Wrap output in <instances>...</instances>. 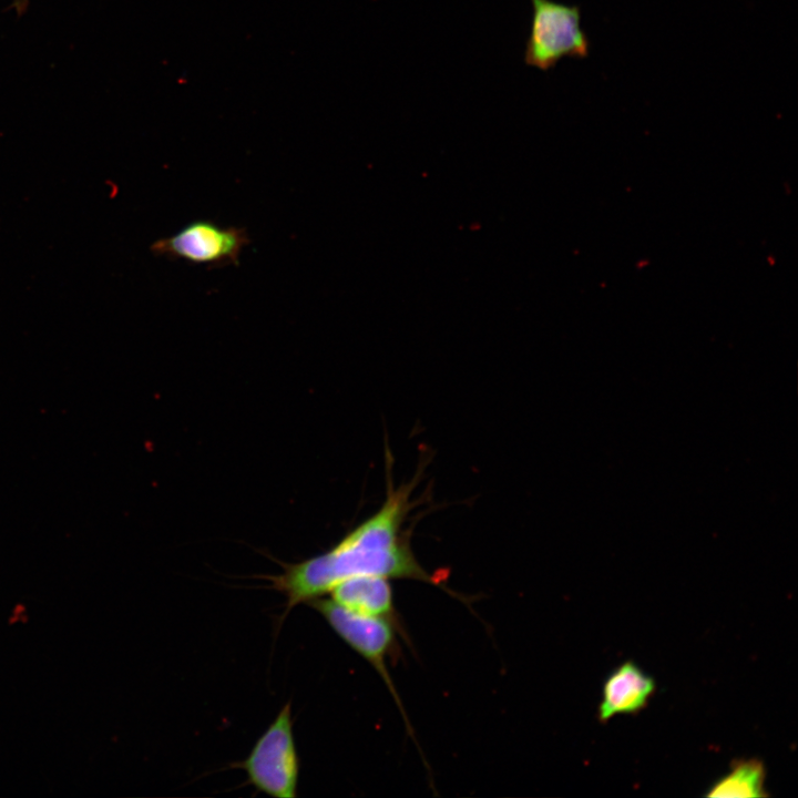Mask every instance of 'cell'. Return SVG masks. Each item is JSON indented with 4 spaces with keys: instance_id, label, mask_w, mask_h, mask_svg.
<instances>
[{
    "instance_id": "1",
    "label": "cell",
    "mask_w": 798,
    "mask_h": 798,
    "mask_svg": "<svg viewBox=\"0 0 798 798\" xmlns=\"http://www.w3.org/2000/svg\"><path fill=\"white\" fill-rule=\"evenodd\" d=\"M377 512L347 533L334 548L305 561L285 565L269 576L273 587L286 596L287 614L329 592L339 582L361 575L411 579L438 584L417 561L402 525L410 510V488L395 489Z\"/></svg>"
},
{
    "instance_id": "2",
    "label": "cell",
    "mask_w": 798,
    "mask_h": 798,
    "mask_svg": "<svg viewBox=\"0 0 798 798\" xmlns=\"http://www.w3.org/2000/svg\"><path fill=\"white\" fill-rule=\"evenodd\" d=\"M248 782L276 798H295L299 758L293 733L291 705L287 702L258 738L248 756L236 764Z\"/></svg>"
},
{
    "instance_id": "3",
    "label": "cell",
    "mask_w": 798,
    "mask_h": 798,
    "mask_svg": "<svg viewBox=\"0 0 798 798\" xmlns=\"http://www.w3.org/2000/svg\"><path fill=\"white\" fill-rule=\"evenodd\" d=\"M532 18L524 49V62L542 71L553 69L563 58L585 59L590 39L581 27V9L554 0H530Z\"/></svg>"
},
{
    "instance_id": "4",
    "label": "cell",
    "mask_w": 798,
    "mask_h": 798,
    "mask_svg": "<svg viewBox=\"0 0 798 798\" xmlns=\"http://www.w3.org/2000/svg\"><path fill=\"white\" fill-rule=\"evenodd\" d=\"M250 243L244 227H223L212 219H194L171 236L158 238L151 245V252L158 257L208 268L239 264L241 254Z\"/></svg>"
},
{
    "instance_id": "5",
    "label": "cell",
    "mask_w": 798,
    "mask_h": 798,
    "mask_svg": "<svg viewBox=\"0 0 798 798\" xmlns=\"http://www.w3.org/2000/svg\"><path fill=\"white\" fill-rule=\"evenodd\" d=\"M328 623L331 630L356 653L362 656L381 676L395 700L402 706L387 669L386 658L395 643V632L387 618L350 612L331 598L317 597L307 602Z\"/></svg>"
},
{
    "instance_id": "6",
    "label": "cell",
    "mask_w": 798,
    "mask_h": 798,
    "mask_svg": "<svg viewBox=\"0 0 798 798\" xmlns=\"http://www.w3.org/2000/svg\"><path fill=\"white\" fill-rule=\"evenodd\" d=\"M655 682L637 664L626 661L605 678L597 709L601 723L616 715H636L647 707L655 693Z\"/></svg>"
},
{
    "instance_id": "7",
    "label": "cell",
    "mask_w": 798,
    "mask_h": 798,
    "mask_svg": "<svg viewBox=\"0 0 798 798\" xmlns=\"http://www.w3.org/2000/svg\"><path fill=\"white\" fill-rule=\"evenodd\" d=\"M329 593L335 603L360 615L388 618L393 611L392 587L386 577H349L336 584Z\"/></svg>"
},
{
    "instance_id": "8",
    "label": "cell",
    "mask_w": 798,
    "mask_h": 798,
    "mask_svg": "<svg viewBox=\"0 0 798 798\" xmlns=\"http://www.w3.org/2000/svg\"><path fill=\"white\" fill-rule=\"evenodd\" d=\"M766 769L757 758L735 760L729 773L717 779L705 794L706 797H767Z\"/></svg>"
}]
</instances>
